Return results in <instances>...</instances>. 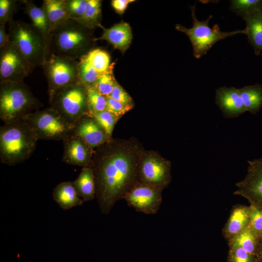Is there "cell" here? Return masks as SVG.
I'll return each mask as SVG.
<instances>
[{"label":"cell","mask_w":262,"mask_h":262,"mask_svg":"<svg viewBox=\"0 0 262 262\" xmlns=\"http://www.w3.org/2000/svg\"><path fill=\"white\" fill-rule=\"evenodd\" d=\"M144 150L134 137L112 138L94 150L91 167L102 213H109L117 200L141 182L139 165Z\"/></svg>","instance_id":"cell-1"},{"label":"cell","mask_w":262,"mask_h":262,"mask_svg":"<svg viewBox=\"0 0 262 262\" xmlns=\"http://www.w3.org/2000/svg\"><path fill=\"white\" fill-rule=\"evenodd\" d=\"M38 137L23 119L4 124L0 128V159L2 164L14 166L33 154Z\"/></svg>","instance_id":"cell-2"},{"label":"cell","mask_w":262,"mask_h":262,"mask_svg":"<svg viewBox=\"0 0 262 262\" xmlns=\"http://www.w3.org/2000/svg\"><path fill=\"white\" fill-rule=\"evenodd\" d=\"M90 29L78 20L69 19L53 28L49 38V54L79 60L93 49L96 41Z\"/></svg>","instance_id":"cell-3"},{"label":"cell","mask_w":262,"mask_h":262,"mask_svg":"<svg viewBox=\"0 0 262 262\" xmlns=\"http://www.w3.org/2000/svg\"><path fill=\"white\" fill-rule=\"evenodd\" d=\"M42 106L23 81L0 82V118L4 124L22 119Z\"/></svg>","instance_id":"cell-4"},{"label":"cell","mask_w":262,"mask_h":262,"mask_svg":"<svg viewBox=\"0 0 262 262\" xmlns=\"http://www.w3.org/2000/svg\"><path fill=\"white\" fill-rule=\"evenodd\" d=\"M8 24L10 41L35 68L43 66L49 54V41L32 23L13 20Z\"/></svg>","instance_id":"cell-5"},{"label":"cell","mask_w":262,"mask_h":262,"mask_svg":"<svg viewBox=\"0 0 262 262\" xmlns=\"http://www.w3.org/2000/svg\"><path fill=\"white\" fill-rule=\"evenodd\" d=\"M49 102L51 108L73 125L82 117L91 115L86 87L79 82L57 90L49 98Z\"/></svg>","instance_id":"cell-6"},{"label":"cell","mask_w":262,"mask_h":262,"mask_svg":"<svg viewBox=\"0 0 262 262\" xmlns=\"http://www.w3.org/2000/svg\"><path fill=\"white\" fill-rule=\"evenodd\" d=\"M191 9L193 20V26L190 28H187L180 24H177L176 29L188 36L193 48V54L196 58H199L205 55L213 45L220 40L239 33H247L246 29L229 32H222L217 24L211 28L208 26V23L212 17V15L205 20L199 21L195 15V5L191 7Z\"/></svg>","instance_id":"cell-7"},{"label":"cell","mask_w":262,"mask_h":262,"mask_svg":"<svg viewBox=\"0 0 262 262\" xmlns=\"http://www.w3.org/2000/svg\"><path fill=\"white\" fill-rule=\"evenodd\" d=\"M22 119L33 129L39 140L63 141L74 131V125L50 107L37 110Z\"/></svg>","instance_id":"cell-8"},{"label":"cell","mask_w":262,"mask_h":262,"mask_svg":"<svg viewBox=\"0 0 262 262\" xmlns=\"http://www.w3.org/2000/svg\"><path fill=\"white\" fill-rule=\"evenodd\" d=\"M79 61L75 59L50 53L43 66L50 98L59 89L79 82Z\"/></svg>","instance_id":"cell-9"},{"label":"cell","mask_w":262,"mask_h":262,"mask_svg":"<svg viewBox=\"0 0 262 262\" xmlns=\"http://www.w3.org/2000/svg\"><path fill=\"white\" fill-rule=\"evenodd\" d=\"M171 162L158 151L145 149L140 161L141 182L164 190L171 181Z\"/></svg>","instance_id":"cell-10"},{"label":"cell","mask_w":262,"mask_h":262,"mask_svg":"<svg viewBox=\"0 0 262 262\" xmlns=\"http://www.w3.org/2000/svg\"><path fill=\"white\" fill-rule=\"evenodd\" d=\"M34 68L11 42L0 49V82L23 81Z\"/></svg>","instance_id":"cell-11"},{"label":"cell","mask_w":262,"mask_h":262,"mask_svg":"<svg viewBox=\"0 0 262 262\" xmlns=\"http://www.w3.org/2000/svg\"><path fill=\"white\" fill-rule=\"evenodd\" d=\"M79 81L86 87L94 86L99 77L113 67L107 52L93 49L79 60Z\"/></svg>","instance_id":"cell-12"},{"label":"cell","mask_w":262,"mask_h":262,"mask_svg":"<svg viewBox=\"0 0 262 262\" xmlns=\"http://www.w3.org/2000/svg\"><path fill=\"white\" fill-rule=\"evenodd\" d=\"M247 164L246 175L236 184L237 189L233 194L262 210V157L248 161Z\"/></svg>","instance_id":"cell-13"},{"label":"cell","mask_w":262,"mask_h":262,"mask_svg":"<svg viewBox=\"0 0 262 262\" xmlns=\"http://www.w3.org/2000/svg\"><path fill=\"white\" fill-rule=\"evenodd\" d=\"M163 189L139 182L125 196L129 206L136 211L147 214H155L162 201Z\"/></svg>","instance_id":"cell-14"},{"label":"cell","mask_w":262,"mask_h":262,"mask_svg":"<svg viewBox=\"0 0 262 262\" xmlns=\"http://www.w3.org/2000/svg\"><path fill=\"white\" fill-rule=\"evenodd\" d=\"M63 141V162L72 165L91 167L94 149L74 131Z\"/></svg>","instance_id":"cell-15"},{"label":"cell","mask_w":262,"mask_h":262,"mask_svg":"<svg viewBox=\"0 0 262 262\" xmlns=\"http://www.w3.org/2000/svg\"><path fill=\"white\" fill-rule=\"evenodd\" d=\"M215 102L227 118L236 117L246 111L238 89L223 86L215 92Z\"/></svg>","instance_id":"cell-16"},{"label":"cell","mask_w":262,"mask_h":262,"mask_svg":"<svg viewBox=\"0 0 262 262\" xmlns=\"http://www.w3.org/2000/svg\"><path fill=\"white\" fill-rule=\"evenodd\" d=\"M74 131L93 149L109 140L104 130L91 115L79 120L74 125Z\"/></svg>","instance_id":"cell-17"},{"label":"cell","mask_w":262,"mask_h":262,"mask_svg":"<svg viewBox=\"0 0 262 262\" xmlns=\"http://www.w3.org/2000/svg\"><path fill=\"white\" fill-rule=\"evenodd\" d=\"M103 30L100 37L95 38V41L106 40L116 49L124 52L129 47L132 39V32L130 25L121 22L109 28L100 25Z\"/></svg>","instance_id":"cell-18"},{"label":"cell","mask_w":262,"mask_h":262,"mask_svg":"<svg viewBox=\"0 0 262 262\" xmlns=\"http://www.w3.org/2000/svg\"><path fill=\"white\" fill-rule=\"evenodd\" d=\"M249 221V206L242 205L234 206L223 229L224 237L228 240L233 238L248 227Z\"/></svg>","instance_id":"cell-19"},{"label":"cell","mask_w":262,"mask_h":262,"mask_svg":"<svg viewBox=\"0 0 262 262\" xmlns=\"http://www.w3.org/2000/svg\"><path fill=\"white\" fill-rule=\"evenodd\" d=\"M53 200L64 210L82 205L83 201L79 196L73 182H62L53 189Z\"/></svg>","instance_id":"cell-20"},{"label":"cell","mask_w":262,"mask_h":262,"mask_svg":"<svg viewBox=\"0 0 262 262\" xmlns=\"http://www.w3.org/2000/svg\"><path fill=\"white\" fill-rule=\"evenodd\" d=\"M246 23L248 40L255 55L262 51V10L243 17Z\"/></svg>","instance_id":"cell-21"},{"label":"cell","mask_w":262,"mask_h":262,"mask_svg":"<svg viewBox=\"0 0 262 262\" xmlns=\"http://www.w3.org/2000/svg\"><path fill=\"white\" fill-rule=\"evenodd\" d=\"M73 183L79 196L83 202L96 198L95 179L91 167H82L79 176Z\"/></svg>","instance_id":"cell-22"},{"label":"cell","mask_w":262,"mask_h":262,"mask_svg":"<svg viewBox=\"0 0 262 262\" xmlns=\"http://www.w3.org/2000/svg\"><path fill=\"white\" fill-rule=\"evenodd\" d=\"M42 8L45 13L51 30L70 19L66 0H44Z\"/></svg>","instance_id":"cell-23"},{"label":"cell","mask_w":262,"mask_h":262,"mask_svg":"<svg viewBox=\"0 0 262 262\" xmlns=\"http://www.w3.org/2000/svg\"><path fill=\"white\" fill-rule=\"evenodd\" d=\"M21 1L24 3L25 13L31 19L33 25L49 42L51 29L43 8L36 6L32 0H24Z\"/></svg>","instance_id":"cell-24"},{"label":"cell","mask_w":262,"mask_h":262,"mask_svg":"<svg viewBox=\"0 0 262 262\" xmlns=\"http://www.w3.org/2000/svg\"><path fill=\"white\" fill-rule=\"evenodd\" d=\"M246 111L255 114L262 107V85L257 83L238 89Z\"/></svg>","instance_id":"cell-25"},{"label":"cell","mask_w":262,"mask_h":262,"mask_svg":"<svg viewBox=\"0 0 262 262\" xmlns=\"http://www.w3.org/2000/svg\"><path fill=\"white\" fill-rule=\"evenodd\" d=\"M260 245V238L248 227L229 240V245L241 247L248 253L257 257Z\"/></svg>","instance_id":"cell-26"},{"label":"cell","mask_w":262,"mask_h":262,"mask_svg":"<svg viewBox=\"0 0 262 262\" xmlns=\"http://www.w3.org/2000/svg\"><path fill=\"white\" fill-rule=\"evenodd\" d=\"M101 2L102 1L100 0H87L83 16L76 20L90 29L96 26H100Z\"/></svg>","instance_id":"cell-27"},{"label":"cell","mask_w":262,"mask_h":262,"mask_svg":"<svg viewBox=\"0 0 262 262\" xmlns=\"http://www.w3.org/2000/svg\"><path fill=\"white\" fill-rule=\"evenodd\" d=\"M230 9L242 17L262 10V0H233Z\"/></svg>","instance_id":"cell-28"},{"label":"cell","mask_w":262,"mask_h":262,"mask_svg":"<svg viewBox=\"0 0 262 262\" xmlns=\"http://www.w3.org/2000/svg\"><path fill=\"white\" fill-rule=\"evenodd\" d=\"M87 101L91 115L106 109V98L94 86L86 87Z\"/></svg>","instance_id":"cell-29"},{"label":"cell","mask_w":262,"mask_h":262,"mask_svg":"<svg viewBox=\"0 0 262 262\" xmlns=\"http://www.w3.org/2000/svg\"><path fill=\"white\" fill-rule=\"evenodd\" d=\"M92 115L104 130L108 139H111L115 125L119 118L114 115L106 109L100 112L94 113Z\"/></svg>","instance_id":"cell-30"},{"label":"cell","mask_w":262,"mask_h":262,"mask_svg":"<svg viewBox=\"0 0 262 262\" xmlns=\"http://www.w3.org/2000/svg\"><path fill=\"white\" fill-rule=\"evenodd\" d=\"M113 68L101 75L95 85L97 90L104 97H109L113 91L116 80L114 76Z\"/></svg>","instance_id":"cell-31"},{"label":"cell","mask_w":262,"mask_h":262,"mask_svg":"<svg viewBox=\"0 0 262 262\" xmlns=\"http://www.w3.org/2000/svg\"><path fill=\"white\" fill-rule=\"evenodd\" d=\"M17 0H0V25H5L13 20V16L17 10Z\"/></svg>","instance_id":"cell-32"},{"label":"cell","mask_w":262,"mask_h":262,"mask_svg":"<svg viewBox=\"0 0 262 262\" xmlns=\"http://www.w3.org/2000/svg\"><path fill=\"white\" fill-rule=\"evenodd\" d=\"M228 262H257L256 256L235 245H229Z\"/></svg>","instance_id":"cell-33"},{"label":"cell","mask_w":262,"mask_h":262,"mask_svg":"<svg viewBox=\"0 0 262 262\" xmlns=\"http://www.w3.org/2000/svg\"><path fill=\"white\" fill-rule=\"evenodd\" d=\"M248 227L261 239L262 238V210L253 205H250Z\"/></svg>","instance_id":"cell-34"},{"label":"cell","mask_w":262,"mask_h":262,"mask_svg":"<svg viewBox=\"0 0 262 262\" xmlns=\"http://www.w3.org/2000/svg\"><path fill=\"white\" fill-rule=\"evenodd\" d=\"M133 106L122 103L110 97H106V110L119 118L131 110Z\"/></svg>","instance_id":"cell-35"},{"label":"cell","mask_w":262,"mask_h":262,"mask_svg":"<svg viewBox=\"0 0 262 262\" xmlns=\"http://www.w3.org/2000/svg\"><path fill=\"white\" fill-rule=\"evenodd\" d=\"M87 0H66L70 19L78 20L83 16Z\"/></svg>","instance_id":"cell-36"},{"label":"cell","mask_w":262,"mask_h":262,"mask_svg":"<svg viewBox=\"0 0 262 262\" xmlns=\"http://www.w3.org/2000/svg\"><path fill=\"white\" fill-rule=\"evenodd\" d=\"M109 97L122 103L134 105V102L131 96L116 81Z\"/></svg>","instance_id":"cell-37"},{"label":"cell","mask_w":262,"mask_h":262,"mask_svg":"<svg viewBox=\"0 0 262 262\" xmlns=\"http://www.w3.org/2000/svg\"><path fill=\"white\" fill-rule=\"evenodd\" d=\"M134 0H113L111 4L116 12L119 14H123L128 5Z\"/></svg>","instance_id":"cell-38"},{"label":"cell","mask_w":262,"mask_h":262,"mask_svg":"<svg viewBox=\"0 0 262 262\" xmlns=\"http://www.w3.org/2000/svg\"><path fill=\"white\" fill-rule=\"evenodd\" d=\"M10 42L8 33L5 30V25H0V49L2 48Z\"/></svg>","instance_id":"cell-39"},{"label":"cell","mask_w":262,"mask_h":262,"mask_svg":"<svg viewBox=\"0 0 262 262\" xmlns=\"http://www.w3.org/2000/svg\"><path fill=\"white\" fill-rule=\"evenodd\" d=\"M257 258L262 259V238L260 239V245L257 255Z\"/></svg>","instance_id":"cell-40"},{"label":"cell","mask_w":262,"mask_h":262,"mask_svg":"<svg viewBox=\"0 0 262 262\" xmlns=\"http://www.w3.org/2000/svg\"><path fill=\"white\" fill-rule=\"evenodd\" d=\"M257 262H262V259L257 258Z\"/></svg>","instance_id":"cell-41"}]
</instances>
